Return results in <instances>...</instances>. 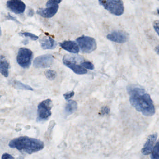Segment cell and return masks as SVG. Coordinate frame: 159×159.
Listing matches in <instances>:
<instances>
[{"label":"cell","instance_id":"obj_1","mask_svg":"<svg viewBox=\"0 0 159 159\" xmlns=\"http://www.w3.org/2000/svg\"><path fill=\"white\" fill-rule=\"evenodd\" d=\"M128 92L129 95L131 104L138 112L144 116H152L156 110L150 95L146 92L144 89L138 87H129Z\"/></svg>","mask_w":159,"mask_h":159},{"label":"cell","instance_id":"obj_2","mask_svg":"<svg viewBox=\"0 0 159 159\" xmlns=\"http://www.w3.org/2000/svg\"><path fill=\"white\" fill-rule=\"evenodd\" d=\"M8 145L11 148H16L21 153L30 155L38 152L44 148V143L41 140L27 136L15 138L9 142Z\"/></svg>","mask_w":159,"mask_h":159},{"label":"cell","instance_id":"obj_3","mask_svg":"<svg viewBox=\"0 0 159 159\" xmlns=\"http://www.w3.org/2000/svg\"><path fill=\"white\" fill-rule=\"evenodd\" d=\"M99 3L105 10L115 16H120L124 12V6L122 0H98Z\"/></svg>","mask_w":159,"mask_h":159},{"label":"cell","instance_id":"obj_4","mask_svg":"<svg viewBox=\"0 0 159 159\" xmlns=\"http://www.w3.org/2000/svg\"><path fill=\"white\" fill-rule=\"evenodd\" d=\"M52 107V101L50 99H47L40 103L37 107V121L47 120L51 116Z\"/></svg>","mask_w":159,"mask_h":159},{"label":"cell","instance_id":"obj_5","mask_svg":"<svg viewBox=\"0 0 159 159\" xmlns=\"http://www.w3.org/2000/svg\"><path fill=\"white\" fill-rule=\"evenodd\" d=\"M76 41L83 53L89 54L97 48L96 41L92 37L83 35L77 38Z\"/></svg>","mask_w":159,"mask_h":159},{"label":"cell","instance_id":"obj_6","mask_svg":"<svg viewBox=\"0 0 159 159\" xmlns=\"http://www.w3.org/2000/svg\"><path fill=\"white\" fill-rule=\"evenodd\" d=\"M33 58L31 50L25 48H20L16 60L19 65L23 68H28L30 65Z\"/></svg>","mask_w":159,"mask_h":159},{"label":"cell","instance_id":"obj_7","mask_svg":"<svg viewBox=\"0 0 159 159\" xmlns=\"http://www.w3.org/2000/svg\"><path fill=\"white\" fill-rule=\"evenodd\" d=\"M77 57H71L69 56H65L63 58V63L66 67L71 69L77 75H85L87 73V71L82 67L81 65H78L75 61Z\"/></svg>","mask_w":159,"mask_h":159},{"label":"cell","instance_id":"obj_8","mask_svg":"<svg viewBox=\"0 0 159 159\" xmlns=\"http://www.w3.org/2000/svg\"><path fill=\"white\" fill-rule=\"evenodd\" d=\"M46 8H40L37 10V14L43 17L49 18L55 16L59 8L58 4L51 3L47 2Z\"/></svg>","mask_w":159,"mask_h":159},{"label":"cell","instance_id":"obj_9","mask_svg":"<svg viewBox=\"0 0 159 159\" xmlns=\"http://www.w3.org/2000/svg\"><path fill=\"white\" fill-rule=\"evenodd\" d=\"M54 57L50 54L43 55L37 57L33 62L35 68H47L50 67L53 63Z\"/></svg>","mask_w":159,"mask_h":159},{"label":"cell","instance_id":"obj_10","mask_svg":"<svg viewBox=\"0 0 159 159\" xmlns=\"http://www.w3.org/2000/svg\"><path fill=\"white\" fill-rule=\"evenodd\" d=\"M7 7L16 14H22L26 8V5L21 0H9L7 2Z\"/></svg>","mask_w":159,"mask_h":159},{"label":"cell","instance_id":"obj_11","mask_svg":"<svg viewBox=\"0 0 159 159\" xmlns=\"http://www.w3.org/2000/svg\"><path fill=\"white\" fill-rule=\"evenodd\" d=\"M157 137V133L148 136L147 141L142 150V153L143 155L147 156L152 153Z\"/></svg>","mask_w":159,"mask_h":159},{"label":"cell","instance_id":"obj_12","mask_svg":"<svg viewBox=\"0 0 159 159\" xmlns=\"http://www.w3.org/2000/svg\"><path fill=\"white\" fill-rule=\"evenodd\" d=\"M107 38L110 41L119 43H123L128 41V34L122 31H114L107 35Z\"/></svg>","mask_w":159,"mask_h":159},{"label":"cell","instance_id":"obj_13","mask_svg":"<svg viewBox=\"0 0 159 159\" xmlns=\"http://www.w3.org/2000/svg\"><path fill=\"white\" fill-rule=\"evenodd\" d=\"M62 48L70 53L77 54L79 52V48L76 43L72 41H66L60 43Z\"/></svg>","mask_w":159,"mask_h":159},{"label":"cell","instance_id":"obj_14","mask_svg":"<svg viewBox=\"0 0 159 159\" xmlns=\"http://www.w3.org/2000/svg\"><path fill=\"white\" fill-rule=\"evenodd\" d=\"M41 47L44 49H53L57 46L56 41L50 37H44L40 39Z\"/></svg>","mask_w":159,"mask_h":159},{"label":"cell","instance_id":"obj_15","mask_svg":"<svg viewBox=\"0 0 159 159\" xmlns=\"http://www.w3.org/2000/svg\"><path fill=\"white\" fill-rule=\"evenodd\" d=\"M9 65L7 60L3 56H0V73L4 77L8 76Z\"/></svg>","mask_w":159,"mask_h":159},{"label":"cell","instance_id":"obj_16","mask_svg":"<svg viewBox=\"0 0 159 159\" xmlns=\"http://www.w3.org/2000/svg\"><path fill=\"white\" fill-rule=\"evenodd\" d=\"M77 103L75 101L70 100L68 101V103L66 105L64 109V112L67 116L72 115L75 112L77 109Z\"/></svg>","mask_w":159,"mask_h":159},{"label":"cell","instance_id":"obj_17","mask_svg":"<svg viewBox=\"0 0 159 159\" xmlns=\"http://www.w3.org/2000/svg\"><path fill=\"white\" fill-rule=\"evenodd\" d=\"M15 87L19 89L25 90H33V89L28 85L24 84L20 81H15Z\"/></svg>","mask_w":159,"mask_h":159},{"label":"cell","instance_id":"obj_18","mask_svg":"<svg viewBox=\"0 0 159 159\" xmlns=\"http://www.w3.org/2000/svg\"><path fill=\"white\" fill-rule=\"evenodd\" d=\"M159 142H157L156 144V145L153 148L150 158L151 159H159Z\"/></svg>","mask_w":159,"mask_h":159},{"label":"cell","instance_id":"obj_19","mask_svg":"<svg viewBox=\"0 0 159 159\" xmlns=\"http://www.w3.org/2000/svg\"><path fill=\"white\" fill-rule=\"evenodd\" d=\"M45 75L46 78L50 80H54L56 78V75H57L56 72L53 70H47L45 72Z\"/></svg>","mask_w":159,"mask_h":159},{"label":"cell","instance_id":"obj_20","mask_svg":"<svg viewBox=\"0 0 159 159\" xmlns=\"http://www.w3.org/2000/svg\"><path fill=\"white\" fill-rule=\"evenodd\" d=\"M19 34L21 36H24L25 37H29L33 41H36L38 39V37L35 34H33L29 32H22L19 33Z\"/></svg>","mask_w":159,"mask_h":159},{"label":"cell","instance_id":"obj_21","mask_svg":"<svg viewBox=\"0 0 159 159\" xmlns=\"http://www.w3.org/2000/svg\"><path fill=\"white\" fill-rule=\"evenodd\" d=\"M81 66L84 69H87L88 70H93L94 69V65L90 61H84L81 63Z\"/></svg>","mask_w":159,"mask_h":159},{"label":"cell","instance_id":"obj_22","mask_svg":"<svg viewBox=\"0 0 159 159\" xmlns=\"http://www.w3.org/2000/svg\"><path fill=\"white\" fill-rule=\"evenodd\" d=\"M74 92L71 91L67 93H64L63 94V97L65 98V100L68 101L70 98L72 97L74 95Z\"/></svg>","mask_w":159,"mask_h":159},{"label":"cell","instance_id":"obj_23","mask_svg":"<svg viewBox=\"0 0 159 159\" xmlns=\"http://www.w3.org/2000/svg\"><path fill=\"white\" fill-rule=\"evenodd\" d=\"M110 112V109L107 107H104L102 108L101 111V114L103 115H106L109 114Z\"/></svg>","mask_w":159,"mask_h":159},{"label":"cell","instance_id":"obj_24","mask_svg":"<svg viewBox=\"0 0 159 159\" xmlns=\"http://www.w3.org/2000/svg\"><path fill=\"white\" fill-rule=\"evenodd\" d=\"M2 159H15V158L7 153H4L2 157Z\"/></svg>","mask_w":159,"mask_h":159},{"label":"cell","instance_id":"obj_25","mask_svg":"<svg viewBox=\"0 0 159 159\" xmlns=\"http://www.w3.org/2000/svg\"><path fill=\"white\" fill-rule=\"evenodd\" d=\"M153 26H154V29H155V31L157 33V34H159V21L158 20H157V21H155L153 24Z\"/></svg>","mask_w":159,"mask_h":159},{"label":"cell","instance_id":"obj_26","mask_svg":"<svg viewBox=\"0 0 159 159\" xmlns=\"http://www.w3.org/2000/svg\"><path fill=\"white\" fill-rule=\"evenodd\" d=\"M62 1V0H48V2L51 3L58 4L59 3L61 2Z\"/></svg>","mask_w":159,"mask_h":159},{"label":"cell","instance_id":"obj_27","mask_svg":"<svg viewBox=\"0 0 159 159\" xmlns=\"http://www.w3.org/2000/svg\"><path fill=\"white\" fill-rule=\"evenodd\" d=\"M7 19H12L13 20H15V21L18 22L17 20L16 19H15V18H14L13 17H12V16H10V14H8V17H7Z\"/></svg>","mask_w":159,"mask_h":159},{"label":"cell","instance_id":"obj_28","mask_svg":"<svg viewBox=\"0 0 159 159\" xmlns=\"http://www.w3.org/2000/svg\"><path fill=\"white\" fill-rule=\"evenodd\" d=\"M34 15V11L33 10H29V13H28V15H29L30 16H33Z\"/></svg>","mask_w":159,"mask_h":159},{"label":"cell","instance_id":"obj_29","mask_svg":"<svg viewBox=\"0 0 159 159\" xmlns=\"http://www.w3.org/2000/svg\"><path fill=\"white\" fill-rule=\"evenodd\" d=\"M157 54H158V53H159V47L158 46L157 47Z\"/></svg>","mask_w":159,"mask_h":159},{"label":"cell","instance_id":"obj_30","mask_svg":"<svg viewBox=\"0 0 159 159\" xmlns=\"http://www.w3.org/2000/svg\"><path fill=\"white\" fill-rule=\"evenodd\" d=\"M1 34H2V31H1V27H0V36H1Z\"/></svg>","mask_w":159,"mask_h":159},{"label":"cell","instance_id":"obj_31","mask_svg":"<svg viewBox=\"0 0 159 159\" xmlns=\"http://www.w3.org/2000/svg\"><path fill=\"white\" fill-rule=\"evenodd\" d=\"M0 98H1V95H0Z\"/></svg>","mask_w":159,"mask_h":159}]
</instances>
